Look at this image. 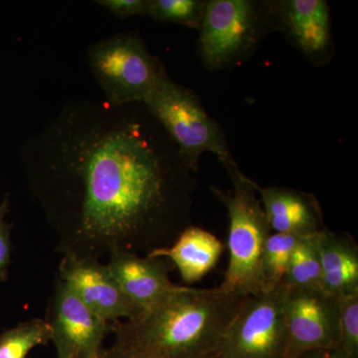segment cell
I'll use <instances>...</instances> for the list:
<instances>
[{
  "label": "cell",
  "instance_id": "cell-9",
  "mask_svg": "<svg viewBox=\"0 0 358 358\" xmlns=\"http://www.w3.org/2000/svg\"><path fill=\"white\" fill-rule=\"evenodd\" d=\"M58 358H99L110 324L85 305L58 278L49 303L47 319Z\"/></svg>",
  "mask_w": 358,
  "mask_h": 358
},
{
  "label": "cell",
  "instance_id": "cell-26",
  "mask_svg": "<svg viewBox=\"0 0 358 358\" xmlns=\"http://www.w3.org/2000/svg\"><path fill=\"white\" fill-rule=\"evenodd\" d=\"M214 358H218V357H214Z\"/></svg>",
  "mask_w": 358,
  "mask_h": 358
},
{
  "label": "cell",
  "instance_id": "cell-7",
  "mask_svg": "<svg viewBox=\"0 0 358 358\" xmlns=\"http://www.w3.org/2000/svg\"><path fill=\"white\" fill-rule=\"evenodd\" d=\"M281 285L245 299L221 341L218 358H287Z\"/></svg>",
  "mask_w": 358,
  "mask_h": 358
},
{
  "label": "cell",
  "instance_id": "cell-4",
  "mask_svg": "<svg viewBox=\"0 0 358 358\" xmlns=\"http://www.w3.org/2000/svg\"><path fill=\"white\" fill-rule=\"evenodd\" d=\"M199 30V56L207 70L236 67L274 31L271 1L209 0Z\"/></svg>",
  "mask_w": 358,
  "mask_h": 358
},
{
  "label": "cell",
  "instance_id": "cell-1",
  "mask_svg": "<svg viewBox=\"0 0 358 358\" xmlns=\"http://www.w3.org/2000/svg\"><path fill=\"white\" fill-rule=\"evenodd\" d=\"M18 155L63 255L148 254L188 227L195 171L143 103L69 100Z\"/></svg>",
  "mask_w": 358,
  "mask_h": 358
},
{
  "label": "cell",
  "instance_id": "cell-18",
  "mask_svg": "<svg viewBox=\"0 0 358 358\" xmlns=\"http://www.w3.org/2000/svg\"><path fill=\"white\" fill-rule=\"evenodd\" d=\"M303 236L274 233L264 246L261 273L266 291L281 284L294 248Z\"/></svg>",
  "mask_w": 358,
  "mask_h": 358
},
{
  "label": "cell",
  "instance_id": "cell-20",
  "mask_svg": "<svg viewBox=\"0 0 358 358\" xmlns=\"http://www.w3.org/2000/svg\"><path fill=\"white\" fill-rule=\"evenodd\" d=\"M339 350L358 358V292L338 296Z\"/></svg>",
  "mask_w": 358,
  "mask_h": 358
},
{
  "label": "cell",
  "instance_id": "cell-17",
  "mask_svg": "<svg viewBox=\"0 0 358 358\" xmlns=\"http://www.w3.org/2000/svg\"><path fill=\"white\" fill-rule=\"evenodd\" d=\"M52 339L51 327L45 320L21 322L0 334V358H26L33 348Z\"/></svg>",
  "mask_w": 358,
  "mask_h": 358
},
{
  "label": "cell",
  "instance_id": "cell-5",
  "mask_svg": "<svg viewBox=\"0 0 358 358\" xmlns=\"http://www.w3.org/2000/svg\"><path fill=\"white\" fill-rule=\"evenodd\" d=\"M143 103L195 173L205 152L215 155L223 166L235 162L220 124L207 113L194 92L176 83L167 72L157 80Z\"/></svg>",
  "mask_w": 358,
  "mask_h": 358
},
{
  "label": "cell",
  "instance_id": "cell-14",
  "mask_svg": "<svg viewBox=\"0 0 358 358\" xmlns=\"http://www.w3.org/2000/svg\"><path fill=\"white\" fill-rule=\"evenodd\" d=\"M223 244L215 235L199 227L185 228L171 246L152 250L150 258L166 259L178 268L186 282L199 281L215 267Z\"/></svg>",
  "mask_w": 358,
  "mask_h": 358
},
{
  "label": "cell",
  "instance_id": "cell-2",
  "mask_svg": "<svg viewBox=\"0 0 358 358\" xmlns=\"http://www.w3.org/2000/svg\"><path fill=\"white\" fill-rule=\"evenodd\" d=\"M245 299L220 289L179 287L157 308L110 324L114 352L126 358H214Z\"/></svg>",
  "mask_w": 358,
  "mask_h": 358
},
{
  "label": "cell",
  "instance_id": "cell-8",
  "mask_svg": "<svg viewBox=\"0 0 358 358\" xmlns=\"http://www.w3.org/2000/svg\"><path fill=\"white\" fill-rule=\"evenodd\" d=\"M280 285L288 329L287 358L317 350H339L338 299L320 289Z\"/></svg>",
  "mask_w": 358,
  "mask_h": 358
},
{
  "label": "cell",
  "instance_id": "cell-21",
  "mask_svg": "<svg viewBox=\"0 0 358 358\" xmlns=\"http://www.w3.org/2000/svg\"><path fill=\"white\" fill-rule=\"evenodd\" d=\"M95 2L122 20L136 15L147 16L148 0H99Z\"/></svg>",
  "mask_w": 358,
  "mask_h": 358
},
{
  "label": "cell",
  "instance_id": "cell-15",
  "mask_svg": "<svg viewBox=\"0 0 358 358\" xmlns=\"http://www.w3.org/2000/svg\"><path fill=\"white\" fill-rule=\"evenodd\" d=\"M317 249L322 291L336 298L358 292V249L352 238L322 229Z\"/></svg>",
  "mask_w": 358,
  "mask_h": 358
},
{
  "label": "cell",
  "instance_id": "cell-11",
  "mask_svg": "<svg viewBox=\"0 0 358 358\" xmlns=\"http://www.w3.org/2000/svg\"><path fill=\"white\" fill-rule=\"evenodd\" d=\"M273 26L286 35L308 60L324 64L331 60L333 34L329 3L324 0L271 1Z\"/></svg>",
  "mask_w": 358,
  "mask_h": 358
},
{
  "label": "cell",
  "instance_id": "cell-19",
  "mask_svg": "<svg viewBox=\"0 0 358 358\" xmlns=\"http://www.w3.org/2000/svg\"><path fill=\"white\" fill-rule=\"evenodd\" d=\"M205 0H148L147 16L157 22L174 23L199 29Z\"/></svg>",
  "mask_w": 358,
  "mask_h": 358
},
{
  "label": "cell",
  "instance_id": "cell-24",
  "mask_svg": "<svg viewBox=\"0 0 358 358\" xmlns=\"http://www.w3.org/2000/svg\"><path fill=\"white\" fill-rule=\"evenodd\" d=\"M8 201H4L3 203L0 205V223L3 222L4 217L7 213H8Z\"/></svg>",
  "mask_w": 358,
  "mask_h": 358
},
{
  "label": "cell",
  "instance_id": "cell-13",
  "mask_svg": "<svg viewBox=\"0 0 358 358\" xmlns=\"http://www.w3.org/2000/svg\"><path fill=\"white\" fill-rule=\"evenodd\" d=\"M255 189L275 233L306 236L324 229L322 209L313 195L292 188L262 187L256 182Z\"/></svg>",
  "mask_w": 358,
  "mask_h": 358
},
{
  "label": "cell",
  "instance_id": "cell-28",
  "mask_svg": "<svg viewBox=\"0 0 358 358\" xmlns=\"http://www.w3.org/2000/svg\"><path fill=\"white\" fill-rule=\"evenodd\" d=\"M124 358H126V357H124Z\"/></svg>",
  "mask_w": 358,
  "mask_h": 358
},
{
  "label": "cell",
  "instance_id": "cell-6",
  "mask_svg": "<svg viewBox=\"0 0 358 358\" xmlns=\"http://www.w3.org/2000/svg\"><path fill=\"white\" fill-rule=\"evenodd\" d=\"M87 64L112 105L143 103L166 72L136 32H122L92 44Z\"/></svg>",
  "mask_w": 358,
  "mask_h": 358
},
{
  "label": "cell",
  "instance_id": "cell-22",
  "mask_svg": "<svg viewBox=\"0 0 358 358\" xmlns=\"http://www.w3.org/2000/svg\"><path fill=\"white\" fill-rule=\"evenodd\" d=\"M11 260L10 226L0 223V281H6Z\"/></svg>",
  "mask_w": 358,
  "mask_h": 358
},
{
  "label": "cell",
  "instance_id": "cell-25",
  "mask_svg": "<svg viewBox=\"0 0 358 358\" xmlns=\"http://www.w3.org/2000/svg\"><path fill=\"white\" fill-rule=\"evenodd\" d=\"M101 358H124L122 357V355H120V353L114 352V350H112L110 353H108L107 355H105V357H101Z\"/></svg>",
  "mask_w": 358,
  "mask_h": 358
},
{
  "label": "cell",
  "instance_id": "cell-12",
  "mask_svg": "<svg viewBox=\"0 0 358 358\" xmlns=\"http://www.w3.org/2000/svg\"><path fill=\"white\" fill-rule=\"evenodd\" d=\"M107 265L124 293L141 313L157 308L179 289L169 280L171 265L166 259L115 250L109 254Z\"/></svg>",
  "mask_w": 358,
  "mask_h": 358
},
{
  "label": "cell",
  "instance_id": "cell-3",
  "mask_svg": "<svg viewBox=\"0 0 358 358\" xmlns=\"http://www.w3.org/2000/svg\"><path fill=\"white\" fill-rule=\"evenodd\" d=\"M224 167L233 190L224 192L213 188L229 217V265L218 289L230 296L248 298L266 292L261 262L272 229L256 192L255 181L242 173L236 162Z\"/></svg>",
  "mask_w": 358,
  "mask_h": 358
},
{
  "label": "cell",
  "instance_id": "cell-10",
  "mask_svg": "<svg viewBox=\"0 0 358 358\" xmlns=\"http://www.w3.org/2000/svg\"><path fill=\"white\" fill-rule=\"evenodd\" d=\"M59 279L110 324L134 320L141 313L124 293L108 265L96 259L65 254L59 266Z\"/></svg>",
  "mask_w": 358,
  "mask_h": 358
},
{
  "label": "cell",
  "instance_id": "cell-16",
  "mask_svg": "<svg viewBox=\"0 0 358 358\" xmlns=\"http://www.w3.org/2000/svg\"><path fill=\"white\" fill-rule=\"evenodd\" d=\"M317 233L301 238L281 282L285 287L322 289Z\"/></svg>",
  "mask_w": 358,
  "mask_h": 358
},
{
  "label": "cell",
  "instance_id": "cell-27",
  "mask_svg": "<svg viewBox=\"0 0 358 358\" xmlns=\"http://www.w3.org/2000/svg\"><path fill=\"white\" fill-rule=\"evenodd\" d=\"M99 358H101V357H99Z\"/></svg>",
  "mask_w": 358,
  "mask_h": 358
},
{
  "label": "cell",
  "instance_id": "cell-23",
  "mask_svg": "<svg viewBox=\"0 0 358 358\" xmlns=\"http://www.w3.org/2000/svg\"><path fill=\"white\" fill-rule=\"evenodd\" d=\"M298 358H350L345 355V352H341V350H317V352H312L305 353Z\"/></svg>",
  "mask_w": 358,
  "mask_h": 358
}]
</instances>
